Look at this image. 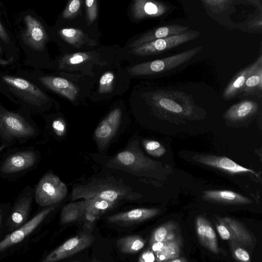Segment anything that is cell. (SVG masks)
Returning <instances> with one entry per match:
<instances>
[{
	"instance_id": "6da1fadb",
	"label": "cell",
	"mask_w": 262,
	"mask_h": 262,
	"mask_svg": "<svg viewBox=\"0 0 262 262\" xmlns=\"http://www.w3.org/2000/svg\"><path fill=\"white\" fill-rule=\"evenodd\" d=\"M148 103L159 118L181 124L205 118L206 112L195 104L191 95L179 91L158 90L147 95Z\"/></svg>"
},
{
	"instance_id": "7a4b0ae2",
	"label": "cell",
	"mask_w": 262,
	"mask_h": 262,
	"mask_svg": "<svg viewBox=\"0 0 262 262\" xmlns=\"http://www.w3.org/2000/svg\"><path fill=\"white\" fill-rule=\"evenodd\" d=\"M139 195L128 186L102 179H95L73 188L72 201L99 198L116 202L123 200H135Z\"/></svg>"
},
{
	"instance_id": "3957f363",
	"label": "cell",
	"mask_w": 262,
	"mask_h": 262,
	"mask_svg": "<svg viewBox=\"0 0 262 262\" xmlns=\"http://www.w3.org/2000/svg\"><path fill=\"white\" fill-rule=\"evenodd\" d=\"M160 164L159 162L145 155L138 142H133L113 158L107 166L139 175L155 170Z\"/></svg>"
},
{
	"instance_id": "277c9868",
	"label": "cell",
	"mask_w": 262,
	"mask_h": 262,
	"mask_svg": "<svg viewBox=\"0 0 262 262\" xmlns=\"http://www.w3.org/2000/svg\"><path fill=\"white\" fill-rule=\"evenodd\" d=\"M203 48L200 46L168 57L138 63L129 68L127 72L132 76H148L163 73L188 61Z\"/></svg>"
},
{
	"instance_id": "5b68a950",
	"label": "cell",
	"mask_w": 262,
	"mask_h": 262,
	"mask_svg": "<svg viewBox=\"0 0 262 262\" xmlns=\"http://www.w3.org/2000/svg\"><path fill=\"white\" fill-rule=\"evenodd\" d=\"M68 188L60 178L52 172L46 173L39 180L35 190V200L42 207L55 205L67 196Z\"/></svg>"
},
{
	"instance_id": "8992f818",
	"label": "cell",
	"mask_w": 262,
	"mask_h": 262,
	"mask_svg": "<svg viewBox=\"0 0 262 262\" xmlns=\"http://www.w3.org/2000/svg\"><path fill=\"white\" fill-rule=\"evenodd\" d=\"M200 33L196 31L185 32L154 40L133 48L130 53L145 56L160 54L198 37Z\"/></svg>"
},
{
	"instance_id": "52a82bcc",
	"label": "cell",
	"mask_w": 262,
	"mask_h": 262,
	"mask_svg": "<svg viewBox=\"0 0 262 262\" xmlns=\"http://www.w3.org/2000/svg\"><path fill=\"white\" fill-rule=\"evenodd\" d=\"M0 133L4 138L10 140L31 137L35 134V129L21 116L3 111L0 113Z\"/></svg>"
},
{
	"instance_id": "ba28073f",
	"label": "cell",
	"mask_w": 262,
	"mask_h": 262,
	"mask_svg": "<svg viewBox=\"0 0 262 262\" xmlns=\"http://www.w3.org/2000/svg\"><path fill=\"white\" fill-rule=\"evenodd\" d=\"M2 79L12 91L28 103L40 106L49 100L39 88L26 79L8 75L3 76Z\"/></svg>"
},
{
	"instance_id": "9c48e42d",
	"label": "cell",
	"mask_w": 262,
	"mask_h": 262,
	"mask_svg": "<svg viewBox=\"0 0 262 262\" xmlns=\"http://www.w3.org/2000/svg\"><path fill=\"white\" fill-rule=\"evenodd\" d=\"M216 228L220 237L225 240L237 242L245 245L252 244V235L239 221L229 217L216 216Z\"/></svg>"
},
{
	"instance_id": "30bf717a",
	"label": "cell",
	"mask_w": 262,
	"mask_h": 262,
	"mask_svg": "<svg viewBox=\"0 0 262 262\" xmlns=\"http://www.w3.org/2000/svg\"><path fill=\"white\" fill-rule=\"evenodd\" d=\"M94 240L88 234L81 233L72 237L50 253L42 262H55L69 257L89 247Z\"/></svg>"
},
{
	"instance_id": "8fae6325",
	"label": "cell",
	"mask_w": 262,
	"mask_h": 262,
	"mask_svg": "<svg viewBox=\"0 0 262 262\" xmlns=\"http://www.w3.org/2000/svg\"><path fill=\"white\" fill-rule=\"evenodd\" d=\"M55 207L52 206L46 207L30 220L6 235L0 242V252L21 242L39 225L47 216L54 210Z\"/></svg>"
},
{
	"instance_id": "7c38bea8",
	"label": "cell",
	"mask_w": 262,
	"mask_h": 262,
	"mask_svg": "<svg viewBox=\"0 0 262 262\" xmlns=\"http://www.w3.org/2000/svg\"><path fill=\"white\" fill-rule=\"evenodd\" d=\"M122 112L119 108L112 110L95 130L94 137L100 149L105 148L115 136L120 125Z\"/></svg>"
},
{
	"instance_id": "4fadbf2b",
	"label": "cell",
	"mask_w": 262,
	"mask_h": 262,
	"mask_svg": "<svg viewBox=\"0 0 262 262\" xmlns=\"http://www.w3.org/2000/svg\"><path fill=\"white\" fill-rule=\"evenodd\" d=\"M25 30L23 33L24 42L33 50L41 51L45 48L48 35L42 25L30 15L24 18Z\"/></svg>"
},
{
	"instance_id": "5bb4252c",
	"label": "cell",
	"mask_w": 262,
	"mask_h": 262,
	"mask_svg": "<svg viewBox=\"0 0 262 262\" xmlns=\"http://www.w3.org/2000/svg\"><path fill=\"white\" fill-rule=\"evenodd\" d=\"M259 109L258 103L252 100L246 99L230 106L223 114V118L229 124H238L254 117Z\"/></svg>"
},
{
	"instance_id": "9a60e30c",
	"label": "cell",
	"mask_w": 262,
	"mask_h": 262,
	"mask_svg": "<svg viewBox=\"0 0 262 262\" xmlns=\"http://www.w3.org/2000/svg\"><path fill=\"white\" fill-rule=\"evenodd\" d=\"M192 159L202 164L222 169L231 173H251L256 174L252 169L243 167L225 156L209 154H196Z\"/></svg>"
},
{
	"instance_id": "2e32d148",
	"label": "cell",
	"mask_w": 262,
	"mask_h": 262,
	"mask_svg": "<svg viewBox=\"0 0 262 262\" xmlns=\"http://www.w3.org/2000/svg\"><path fill=\"white\" fill-rule=\"evenodd\" d=\"M161 212L159 208H135L107 217L109 222L119 225H130L151 219Z\"/></svg>"
},
{
	"instance_id": "e0dca14e",
	"label": "cell",
	"mask_w": 262,
	"mask_h": 262,
	"mask_svg": "<svg viewBox=\"0 0 262 262\" xmlns=\"http://www.w3.org/2000/svg\"><path fill=\"white\" fill-rule=\"evenodd\" d=\"M38 80L49 89L71 101H75L77 98L78 88L73 83L65 78L45 76L40 77Z\"/></svg>"
},
{
	"instance_id": "ac0fdd59",
	"label": "cell",
	"mask_w": 262,
	"mask_h": 262,
	"mask_svg": "<svg viewBox=\"0 0 262 262\" xmlns=\"http://www.w3.org/2000/svg\"><path fill=\"white\" fill-rule=\"evenodd\" d=\"M163 4L155 0H133L131 6L133 17L137 20L158 17L167 10Z\"/></svg>"
},
{
	"instance_id": "d6986e66",
	"label": "cell",
	"mask_w": 262,
	"mask_h": 262,
	"mask_svg": "<svg viewBox=\"0 0 262 262\" xmlns=\"http://www.w3.org/2000/svg\"><path fill=\"white\" fill-rule=\"evenodd\" d=\"M261 62H262V56L260 55L254 62L241 70L234 75L223 91V97L225 100H230L240 94L247 78Z\"/></svg>"
},
{
	"instance_id": "ffe728a7",
	"label": "cell",
	"mask_w": 262,
	"mask_h": 262,
	"mask_svg": "<svg viewBox=\"0 0 262 262\" xmlns=\"http://www.w3.org/2000/svg\"><path fill=\"white\" fill-rule=\"evenodd\" d=\"M195 229L201 244L207 249L217 254L219 251L216 233L210 222L200 215L195 220Z\"/></svg>"
},
{
	"instance_id": "44dd1931",
	"label": "cell",
	"mask_w": 262,
	"mask_h": 262,
	"mask_svg": "<svg viewBox=\"0 0 262 262\" xmlns=\"http://www.w3.org/2000/svg\"><path fill=\"white\" fill-rule=\"evenodd\" d=\"M36 161V155L32 151H25L13 154L8 157L1 166L5 173H13L32 166Z\"/></svg>"
},
{
	"instance_id": "7402d4cb",
	"label": "cell",
	"mask_w": 262,
	"mask_h": 262,
	"mask_svg": "<svg viewBox=\"0 0 262 262\" xmlns=\"http://www.w3.org/2000/svg\"><path fill=\"white\" fill-rule=\"evenodd\" d=\"M188 29V27L176 25L162 26L142 35L128 46L133 48L154 40L185 32Z\"/></svg>"
},
{
	"instance_id": "603a6c76",
	"label": "cell",
	"mask_w": 262,
	"mask_h": 262,
	"mask_svg": "<svg viewBox=\"0 0 262 262\" xmlns=\"http://www.w3.org/2000/svg\"><path fill=\"white\" fill-rule=\"evenodd\" d=\"M202 198L208 201L228 204H249L253 201L248 198L230 190H206Z\"/></svg>"
},
{
	"instance_id": "cb8c5ba5",
	"label": "cell",
	"mask_w": 262,
	"mask_h": 262,
	"mask_svg": "<svg viewBox=\"0 0 262 262\" xmlns=\"http://www.w3.org/2000/svg\"><path fill=\"white\" fill-rule=\"evenodd\" d=\"M32 196L21 197L14 205L9 220V225L12 230L16 229L25 223L31 207Z\"/></svg>"
},
{
	"instance_id": "d4e9b609",
	"label": "cell",
	"mask_w": 262,
	"mask_h": 262,
	"mask_svg": "<svg viewBox=\"0 0 262 262\" xmlns=\"http://www.w3.org/2000/svg\"><path fill=\"white\" fill-rule=\"evenodd\" d=\"M262 92V62L249 75L240 93L243 97L261 95Z\"/></svg>"
},
{
	"instance_id": "484cf974",
	"label": "cell",
	"mask_w": 262,
	"mask_h": 262,
	"mask_svg": "<svg viewBox=\"0 0 262 262\" xmlns=\"http://www.w3.org/2000/svg\"><path fill=\"white\" fill-rule=\"evenodd\" d=\"M58 34L63 40L76 48L92 42L87 34L78 29L63 28L58 31Z\"/></svg>"
},
{
	"instance_id": "4316f807",
	"label": "cell",
	"mask_w": 262,
	"mask_h": 262,
	"mask_svg": "<svg viewBox=\"0 0 262 262\" xmlns=\"http://www.w3.org/2000/svg\"><path fill=\"white\" fill-rule=\"evenodd\" d=\"M145 245V241L138 235H128L119 239L117 246L120 252L128 254H135Z\"/></svg>"
},
{
	"instance_id": "83f0119b",
	"label": "cell",
	"mask_w": 262,
	"mask_h": 262,
	"mask_svg": "<svg viewBox=\"0 0 262 262\" xmlns=\"http://www.w3.org/2000/svg\"><path fill=\"white\" fill-rule=\"evenodd\" d=\"M85 210L83 200L66 204L62 209L60 221L63 224L75 222L84 215Z\"/></svg>"
},
{
	"instance_id": "f1b7e54d",
	"label": "cell",
	"mask_w": 262,
	"mask_h": 262,
	"mask_svg": "<svg viewBox=\"0 0 262 262\" xmlns=\"http://www.w3.org/2000/svg\"><path fill=\"white\" fill-rule=\"evenodd\" d=\"M180 253V241L174 238L164 241L161 249L157 253L156 260L167 261L178 257Z\"/></svg>"
},
{
	"instance_id": "f546056e",
	"label": "cell",
	"mask_w": 262,
	"mask_h": 262,
	"mask_svg": "<svg viewBox=\"0 0 262 262\" xmlns=\"http://www.w3.org/2000/svg\"><path fill=\"white\" fill-rule=\"evenodd\" d=\"M83 201L85 212L96 216L112 208L116 204L115 202L99 198L85 199Z\"/></svg>"
},
{
	"instance_id": "4dcf8cb0",
	"label": "cell",
	"mask_w": 262,
	"mask_h": 262,
	"mask_svg": "<svg viewBox=\"0 0 262 262\" xmlns=\"http://www.w3.org/2000/svg\"><path fill=\"white\" fill-rule=\"evenodd\" d=\"M176 226L173 222H168L160 226L152 232L150 239V245L157 242H163L176 238L174 231Z\"/></svg>"
},
{
	"instance_id": "1f68e13d",
	"label": "cell",
	"mask_w": 262,
	"mask_h": 262,
	"mask_svg": "<svg viewBox=\"0 0 262 262\" xmlns=\"http://www.w3.org/2000/svg\"><path fill=\"white\" fill-rule=\"evenodd\" d=\"M92 55L89 52H77L63 56L60 60V68L66 66H75L89 60Z\"/></svg>"
},
{
	"instance_id": "d6a6232c",
	"label": "cell",
	"mask_w": 262,
	"mask_h": 262,
	"mask_svg": "<svg viewBox=\"0 0 262 262\" xmlns=\"http://www.w3.org/2000/svg\"><path fill=\"white\" fill-rule=\"evenodd\" d=\"M142 145L146 151L155 157H161L166 151L164 146L157 141L145 139L142 141Z\"/></svg>"
},
{
	"instance_id": "836d02e7",
	"label": "cell",
	"mask_w": 262,
	"mask_h": 262,
	"mask_svg": "<svg viewBox=\"0 0 262 262\" xmlns=\"http://www.w3.org/2000/svg\"><path fill=\"white\" fill-rule=\"evenodd\" d=\"M114 74L111 71L105 72L100 77L99 82L98 92L101 94L110 93L113 90Z\"/></svg>"
},
{
	"instance_id": "e575fe53",
	"label": "cell",
	"mask_w": 262,
	"mask_h": 262,
	"mask_svg": "<svg viewBox=\"0 0 262 262\" xmlns=\"http://www.w3.org/2000/svg\"><path fill=\"white\" fill-rule=\"evenodd\" d=\"M82 0H69L62 13V17L66 19L72 18L79 12Z\"/></svg>"
},
{
	"instance_id": "d590c367",
	"label": "cell",
	"mask_w": 262,
	"mask_h": 262,
	"mask_svg": "<svg viewBox=\"0 0 262 262\" xmlns=\"http://www.w3.org/2000/svg\"><path fill=\"white\" fill-rule=\"evenodd\" d=\"M86 17L88 25L90 26L96 20L98 15L97 0H85Z\"/></svg>"
},
{
	"instance_id": "8d00e7d4",
	"label": "cell",
	"mask_w": 262,
	"mask_h": 262,
	"mask_svg": "<svg viewBox=\"0 0 262 262\" xmlns=\"http://www.w3.org/2000/svg\"><path fill=\"white\" fill-rule=\"evenodd\" d=\"M52 127L58 136H62L66 132V124L61 119L55 120L52 123Z\"/></svg>"
},
{
	"instance_id": "74e56055",
	"label": "cell",
	"mask_w": 262,
	"mask_h": 262,
	"mask_svg": "<svg viewBox=\"0 0 262 262\" xmlns=\"http://www.w3.org/2000/svg\"><path fill=\"white\" fill-rule=\"evenodd\" d=\"M234 257L238 260L241 261H250L249 253L245 249L242 248H236L233 250Z\"/></svg>"
},
{
	"instance_id": "f35d334b",
	"label": "cell",
	"mask_w": 262,
	"mask_h": 262,
	"mask_svg": "<svg viewBox=\"0 0 262 262\" xmlns=\"http://www.w3.org/2000/svg\"><path fill=\"white\" fill-rule=\"evenodd\" d=\"M156 260V256L151 250L144 251L140 255L139 261L153 262Z\"/></svg>"
},
{
	"instance_id": "ab89813d",
	"label": "cell",
	"mask_w": 262,
	"mask_h": 262,
	"mask_svg": "<svg viewBox=\"0 0 262 262\" xmlns=\"http://www.w3.org/2000/svg\"><path fill=\"white\" fill-rule=\"evenodd\" d=\"M0 38L5 42L8 43L9 39L8 35L0 21Z\"/></svg>"
},
{
	"instance_id": "60d3db41",
	"label": "cell",
	"mask_w": 262,
	"mask_h": 262,
	"mask_svg": "<svg viewBox=\"0 0 262 262\" xmlns=\"http://www.w3.org/2000/svg\"><path fill=\"white\" fill-rule=\"evenodd\" d=\"M206 3L211 5H224L227 3H229L230 0H203Z\"/></svg>"
},
{
	"instance_id": "b9f144b4",
	"label": "cell",
	"mask_w": 262,
	"mask_h": 262,
	"mask_svg": "<svg viewBox=\"0 0 262 262\" xmlns=\"http://www.w3.org/2000/svg\"><path fill=\"white\" fill-rule=\"evenodd\" d=\"M168 261L171 262H182V261H187L186 260L183 259V258H179L178 257L169 260Z\"/></svg>"
},
{
	"instance_id": "7bdbcfd3",
	"label": "cell",
	"mask_w": 262,
	"mask_h": 262,
	"mask_svg": "<svg viewBox=\"0 0 262 262\" xmlns=\"http://www.w3.org/2000/svg\"><path fill=\"white\" fill-rule=\"evenodd\" d=\"M6 145L0 146V152L5 147Z\"/></svg>"
},
{
	"instance_id": "ee69618b",
	"label": "cell",
	"mask_w": 262,
	"mask_h": 262,
	"mask_svg": "<svg viewBox=\"0 0 262 262\" xmlns=\"http://www.w3.org/2000/svg\"><path fill=\"white\" fill-rule=\"evenodd\" d=\"M2 219V215L1 213L0 212V227H1V225Z\"/></svg>"
},
{
	"instance_id": "f6af8a7d",
	"label": "cell",
	"mask_w": 262,
	"mask_h": 262,
	"mask_svg": "<svg viewBox=\"0 0 262 262\" xmlns=\"http://www.w3.org/2000/svg\"><path fill=\"white\" fill-rule=\"evenodd\" d=\"M0 52H1V47H0ZM0 62L2 64H5L6 63V62L5 61H3L2 60H1L0 59Z\"/></svg>"
}]
</instances>
